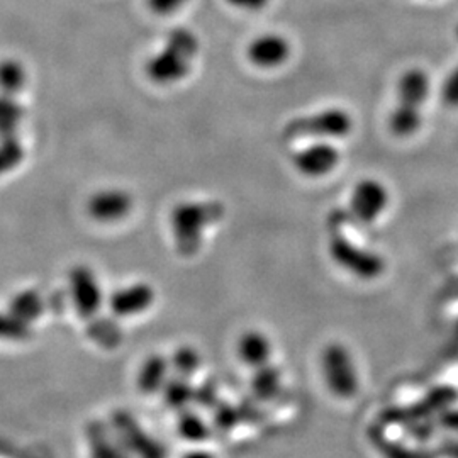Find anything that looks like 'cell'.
<instances>
[{
	"label": "cell",
	"mask_w": 458,
	"mask_h": 458,
	"mask_svg": "<svg viewBox=\"0 0 458 458\" xmlns=\"http://www.w3.org/2000/svg\"><path fill=\"white\" fill-rule=\"evenodd\" d=\"M272 353H274V344L270 342V338L259 329L245 331L238 338L236 355L240 361H243L246 367L253 370L268 365Z\"/></svg>",
	"instance_id": "cell-13"
},
{
	"label": "cell",
	"mask_w": 458,
	"mask_h": 458,
	"mask_svg": "<svg viewBox=\"0 0 458 458\" xmlns=\"http://www.w3.org/2000/svg\"><path fill=\"white\" fill-rule=\"evenodd\" d=\"M165 401L170 408L174 410H185V406L196 399V391L191 387L189 380L183 377H175V378H168L166 386L164 387Z\"/></svg>",
	"instance_id": "cell-17"
},
{
	"label": "cell",
	"mask_w": 458,
	"mask_h": 458,
	"mask_svg": "<svg viewBox=\"0 0 458 458\" xmlns=\"http://www.w3.org/2000/svg\"><path fill=\"white\" fill-rule=\"evenodd\" d=\"M45 308H47L45 297L34 289L17 293L9 304V311L28 325H33L36 319H39L45 312Z\"/></svg>",
	"instance_id": "cell-15"
},
{
	"label": "cell",
	"mask_w": 458,
	"mask_h": 458,
	"mask_svg": "<svg viewBox=\"0 0 458 458\" xmlns=\"http://www.w3.org/2000/svg\"><path fill=\"white\" fill-rule=\"evenodd\" d=\"M28 82L26 66L19 60L9 58L0 62V90L7 96H16Z\"/></svg>",
	"instance_id": "cell-16"
},
{
	"label": "cell",
	"mask_w": 458,
	"mask_h": 458,
	"mask_svg": "<svg viewBox=\"0 0 458 458\" xmlns=\"http://www.w3.org/2000/svg\"><path fill=\"white\" fill-rule=\"evenodd\" d=\"M342 160L340 149L335 147L331 141H314L311 145H306L297 149L293 155V165L295 170L310 179H321L327 177L331 172H335Z\"/></svg>",
	"instance_id": "cell-9"
},
{
	"label": "cell",
	"mask_w": 458,
	"mask_h": 458,
	"mask_svg": "<svg viewBox=\"0 0 458 458\" xmlns=\"http://www.w3.org/2000/svg\"><path fill=\"white\" fill-rule=\"evenodd\" d=\"M280 386V372L270 363L255 370L253 377V391L260 399H270Z\"/></svg>",
	"instance_id": "cell-20"
},
{
	"label": "cell",
	"mask_w": 458,
	"mask_h": 458,
	"mask_svg": "<svg viewBox=\"0 0 458 458\" xmlns=\"http://www.w3.org/2000/svg\"><path fill=\"white\" fill-rule=\"evenodd\" d=\"M200 49L197 34L189 28H174L165 38L164 48L147 60L145 73L157 85H174L189 77Z\"/></svg>",
	"instance_id": "cell-1"
},
{
	"label": "cell",
	"mask_w": 458,
	"mask_h": 458,
	"mask_svg": "<svg viewBox=\"0 0 458 458\" xmlns=\"http://www.w3.org/2000/svg\"><path fill=\"white\" fill-rule=\"evenodd\" d=\"M442 102L452 109L458 107V65L450 72V75L443 82Z\"/></svg>",
	"instance_id": "cell-23"
},
{
	"label": "cell",
	"mask_w": 458,
	"mask_h": 458,
	"mask_svg": "<svg viewBox=\"0 0 458 458\" xmlns=\"http://www.w3.org/2000/svg\"><path fill=\"white\" fill-rule=\"evenodd\" d=\"M431 82L423 68H408L397 81V102L389 115V130L397 138H411L423 126V107Z\"/></svg>",
	"instance_id": "cell-2"
},
{
	"label": "cell",
	"mask_w": 458,
	"mask_h": 458,
	"mask_svg": "<svg viewBox=\"0 0 458 458\" xmlns=\"http://www.w3.org/2000/svg\"><path fill=\"white\" fill-rule=\"evenodd\" d=\"M179 431L183 440H192V442L206 440V437L209 435V428L204 423V420L191 412H183L179 421Z\"/></svg>",
	"instance_id": "cell-21"
},
{
	"label": "cell",
	"mask_w": 458,
	"mask_h": 458,
	"mask_svg": "<svg viewBox=\"0 0 458 458\" xmlns=\"http://www.w3.org/2000/svg\"><path fill=\"white\" fill-rule=\"evenodd\" d=\"M327 386L338 395L348 397L359 391V374L352 353L342 344H327L321 355Z\"/></svg>",
	"instance_id": "cell-6"
},
{
	"label": "cell",
	"mask_w": 458,
	"mask_h": 458,
	"mask_svg": "<svg viewBox=\"0 0 458 458\" xmlns=\"http://www.w3.org/2000/svg\"><path fill=\"white\" fill-rule=\"evenodd\" d=\"M157 293L147 282H134L114 291L109 297V308L117 319L134 318L149 311L155 304Z\"/></svg>",
	"instance_id": "cell-12"
},
{
	"label": "cell",
	"mask_w": 458,
	"mask_h": 458,
	"mask_svg": "<svg viewBox=\"0 0 458 458\" xmlns=\"http://www.w3.org/2000/svg\"><path fill=\"white\" fill-rule=\"evenodd\" d=\"M68 295L73 310L83 319H94L104 304L98 274L89 265H75L70 268Z\"/></svg>",
	"instance_id": "cell-7"
},
{
	"label": "cell",
	"mask_w": 458,
	"mask_h": 458,
	"mask_svg": "<svg viewBox=\"0 0 458 458\" xmlns=\"http://www.w3.org/2000/svg\"><path fill=\"white\" fill-rule=\"evenodd\" d=\"M182 458H216L213 454H209L208 450H191L187 452Z\"/></svg>",
	"instance_id": "cell-26"
},
{
	"label": "cell",
	"mask_w": 458,
	"mask_h": 458,
	"mask_svg": "<svg viewBox=\"0 0 458 458\" xmlns=\"http://www.w3.org/2000/svg\"><path fill=\"white\" fill-rule=\"evenodd\" d=\"M455 36H457V39H458V24H457V28H455Z\"/></svg>",
	"instance_id": "cell-27"
},
{
	"label": "cell",
	"mask_w": 458,
	"mask_h": 458,
	"mask_svg": "<svg viewBox=\"0 0 458 458\" xmlns=\"http://www.w3.org/2000/svg\"><path fill=\"white\" fill-rule=\"evenodd\" d=\"M293 55L291 41L280 33H263L253 38L246 48L248 62L260 70L285 65Z\"/></svg>",
	"instance_id": "cell-11"
},
{
	"label": "cell",
	"mask_w": 458,
	"mask_h": 458,
	"mask_svg": "<svg viewBox=\"0 0 458 458\" xmlns=\"http://www.w3.org/2000/svg\"><path fill=\"white\" fill-rule=\"evenodd\" d=\"M225 216L223 204L216 200H187L177 204L170 214L175 248L182 257L199 253L204 233Z\"/></svg>",
	"instance_id": "cell-3"
},
{
	"label": "cell",
	"mask_w": 458,
	"mask_h": 458,
	"mask_svg": "<svg viewBox=\"0 0 458 458\" xmlns=\"http://www.w3.org/2000/svg\"><path fill=\"white\" fill-rule=\"evenodd\" d=\"M170 361L164 355H149L141 363L136 382L140 391L145 394H157L164 391L170 378Z\"/></svg>",
	"instance_id": "cell-14"
},
{
	"label": "cell",
	"mask_w": 458,
	"mask_h": 458,
	"mask_svg": "<svg viewBox=\"0 0 458 458\" xmlns=\"http://www.w3.org/2000/svg\"><path fill=\"white\" fill-rule=\"evenodd\" d=\"M132 196L117 187H107L94 192L87 200V214L98 225H115L126 219L132 211Z\"/></svg>",
	"instance_id": "cell-10"
},
{
	"label": "cell",
	"mask_w": 458,
	"mask_h": 458,
	"mask_svg": "<svg viewBox=\"0 0 458 458\" xmlns=\"http://www.w3.org/2000/svg\"><path fill=\"white\" fill-rule=\"evenodd\" d=\"M31 325L24 323L11 311L0 312V340L22 342L30 338Z\"/></svg>",
	"instance_id": "cell-19"
},
{
	"label": "cell",
	"mask_w": 458,
	"mask_h": 458,
	"mask_svg": "<svg viewBox=\"0 0 458 458\" xmlns=\"http://www.w3.org/2000/svg\"><path fill=\"white\" fill-rule=\"evenodd\" d=\"M191 0H147L148 9L157 16H172L183 9Z\"/></svg>",
	"instance_id": "cell-24"
},
{
	"label": "cell",
	"mask_w": 458,
	"mask_h": 458,
	"mask_svg": "<svg viewBox=\"0 0 458 458\" xmlns=\"http://www.w3.org/2000/svg\"><path fill=\"white\" fill-rule=\"evenodd\" d=\"M327 253L331 260L344 272L363 282H370L386 272V260L369 248L357 245L340 229L333 231L327 242Z\"/></svg>",
	"instance_id": "cell-4"
},
{
	"label": "cell",
	"mask_w": 458,
	"mask_h": 458,
	"mask_svg": "<svg viewBox=\"0 0 458 458\" xmlns=\"http://www.w3.org/2000/svg\"><path fill=\"white\" fill-rule=\"evenodd\" d=\"M389 191L377 179H361L352 191L350 197V213L365 226L374 225L377 219L386 213L389 206Z\"/></svg>",
	"instance_id": "cell-8"
},
{
	"label": "cell",
	"mask_w": 458,
	"mask_h": 458,
	"mask_svg": "<svg viewBox=\"0 0 458 458\" xmlns=\"http://www.w3.org/2000/svg\"><path fill=\"white\" fill-rule=\"evenodd\" d=\"M353 131V117L342 107H327L316 114L299 115L285 126V134L291 138L336 140Z\"/></svg>",
	"instance_id": "cell-5"
},
{
	"label": "cell",
	"mask_w": 458,
	"mask_h": 458,
	"mask_svg": "<svg viewBox=\"0 0 458 458\" xmlns=\"http://www.w3.org/2000/svg\"><path fill=\"white\" fill-rule=\"evenodd\" d=\"M90 336L92 340H96L98 344L111 348L117 346L121 342V331L114 327L113 321H98L90 325Z\"/></svg>",
	"instance_id": "cell-22"
},
{
	"label": "cell",
	"mask_w": 458,
	"mask_h": 458,
	"mask_svg": "<svg viewBox=\"0 0 458 458\" xmlns=\"http://www.w3.org/2000/svg\"><path fill=\"white\" fill-rule=\"evenodd\" d=\"M226 4L245 13H260L270 4V0H226Z\"/></svg>",
	"instance_id": "cell-25"
},
{
	"label": "cell",
	"mask_w": 458,
	"mask_h": 458,
	"mask_svg": "<svg viewBox=\"0 0 458 458\" xmlns=\"http://www.w3.org/2000/svg\"><path fill=\"white\" fill-rule=\"evenodd\" d=\"M200 363H202V359L194 346H181L175 352V355L172 357L170 367L177 372V376L189 378L197 374Z\"/></svg>",
	"instance_id": "cell-18"
}]
</instances>
